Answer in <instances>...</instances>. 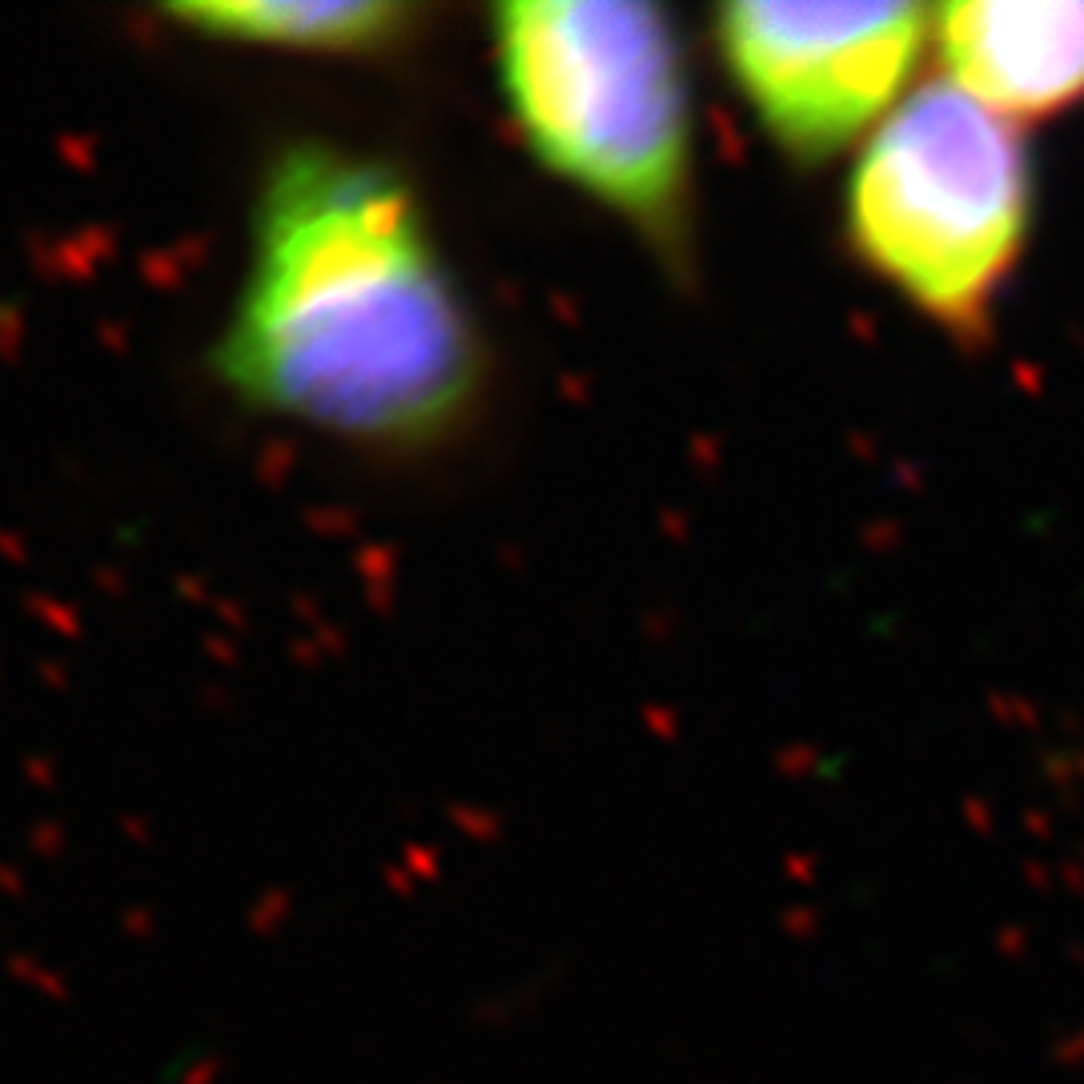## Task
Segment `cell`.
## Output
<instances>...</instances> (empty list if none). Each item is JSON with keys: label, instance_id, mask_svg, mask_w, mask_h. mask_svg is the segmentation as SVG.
Returning a JSON list of instances; mask_svg holds the SVG:
<instances>
[{"label": "cell", "instance_id": "8992f818", "mask_svg": "<svg viewBox=\"0 0 1084 1084\" xmlns=\"http://www.w3.org/2000/svg\"><path fill=\"white\" fill-rule=\"evenodd\" d=\"M157 17L189 41L318 61H386L426 29L414 0H189Z\"/></svg>", "mask_w": 1084, "mask_h": 1084}, {"label": "cell", "instance_id": "3957f363", "mask_svg": "<svg viewBox=\"0 0 1084 1084\" xmlns=\"http://www.w3.org/2000/svg\"><path fill=\"white\" fill-rule=\"evenodd\" d=\"M1036 229L1024 133L948 81L920 85L852 157L844 245L916 318L980 338Z\"/></svg>", "mask_w": 1084, "mask_h": 1084}, {"label": "cell", "instance_id": "6da1fadb", "mask_svg": "<svg viewBox=\"0 0 1084 1084\" xmlns=\"http://www.w3.org/2000/svg\"><path fill=\"white\" fill-rule=\"evenodd\" d=\"M205 362L249 414L386 458L454 446L490 390L426 193L394 157L326 133L282 137L257 165Z\"/></svg>", "mask_w": 1084, "mask_h": 1084}, {"label": "cell", "instance_id": "5b68a950", "mask_svg": "<svg viewBox=\"0 0 1084 1084\" xmlns=\"http://www.w3.org/2000/svg\"><path fill=\"white\" fill-rule=\"evenodd\" d=\"M944 81L1024 129L1084 105V0H956L936 9Z\"/></svg>", "mask_w": 1084, "mask_h": 1084}, {"label": "cell", "instance_id": "277c9868", "mask_svg": "<svg viewBox=\"0 0 1084 1084\" xmlns=\"http://www.w3.org/2000/svg\"><path fill=\"white\" fill-rule=\"evenodd\" d=\"M936 9L924 5H767L711 13V45L755 129L791 165H828L920 89Z\"/></svg>", "mask_w": 1084, "mask_h": 1084}, {"label": "cell", "instance_id": "7a4b0ae2", "mask_svg": "<svg viewBox=\"0 0 1084 1084\" xmlns=\"http://www.w3.org/2000/svg\"><path fill=\"white\" fill-rule=\"evenodd\" d=\"M486 53L526 157L687 278L699 145L671 13L647 0H506L486 13Z\"/></svg>", "mask_w": 1084, "mask_h": 1084}]
</instances>
